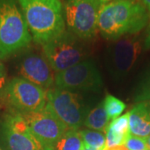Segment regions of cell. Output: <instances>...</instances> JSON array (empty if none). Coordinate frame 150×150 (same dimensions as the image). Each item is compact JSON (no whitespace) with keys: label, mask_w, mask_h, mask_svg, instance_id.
Wrapping results in <instances>:
<instances>
[{"label":"cell","mask_w":150,"mask_h":150,"mask_svg":"<svg viewBox=\"0 0 150 150\" xmlns=\"http://www.w3.org/2000/svg\"><path fill=\"white\" fill-rule=\"evenodd\" d=\"M47 101L56 116L69 129L82 127L89 112L83 99L76 92L51 88L47 90Z\"/></svg>","instance_id":"obj_6"},{"label":"cell","mask_w":150,"mask_h":150,"mask_svg":"<svg viewBox=\"0 0 150 150\" xmlns=\"http://www.w3.org/2000/svg\"><path fill=\"white\" fill-rule=\"evenodd\" d=\"M54 84L58 88L73 92H95L101 88L103 80L95 63L84 59L68 69L56 73Z\"/></svg>","instance_id":"obj_8"},{"label":"cell","mask_w":150,"mask_h":150,"mask_svg":"<svg viewBox=\"0 0 150 150\" xmlns=\"http://www.w3.org/2000/svg\"><path fill=\"white\" fill-rule=\"evenodd\" d=\"M0 150H2V149H0Z\"/></svg>","instance_id":"obj_27"},{"label":"cell","mask_w":150,"mask_h":150,"mask_svg":"<svg viewBox=\"0 0 150 150\" xmlns=\"http://www.w3.org/2000/svg\"><path fill=\"white\" fill-rule=\"evenodd\" d=\"M21 78L38 87L49 89L54 84V70L44 54L31 52L22 56L18 65Z\"/></svg>","instance_id":"obj_12"},{"label":"cell","mask_w":150,"mask_h":150,"mask_svg":"<svg viewBox=\"0 0 150 150\" xmlns=\"http://www.w3.org/2000/svg\"><path fill=\"white\" fill-rule=\"evenodd\" d=\"M0 144L5 150H48L33 134L20 113L7 114L0 124Z\"/></svg>","instance_id":"obj_9"},{"label":"cell","mask_w":150,"mask_h":150,"mask_svg":"<svg viewBox=\"0 0 150 150\" xmlns=\"http://www.w3.org/2000/svg\"><path fill=\"white\" fill-rule=\"evenodd\" d=\"M18 3L34 42L43 45L65 31L60 0H18Z\"/></svg>","instance_id":"obj_2"},{"label":"cell","mask_w":150,"mask_h":150,"mask_svg":"<svg viewBox=\"0 0 150 150\" xmlns=\"http://www.w3.org/2000/svg\"><path fill=\"white\" fill-rule=\"evenodd\" d=\"M144 46L146 48H150V32L148 35V37L146 38L144 42Z\"/></svg>","instance_id":"obj_22"},{"label":"cell","mask_w":150,"mask_h":150,"mask_svg":"<svg viewBox=\"0 0 150 150\" xmlns=\"http://www.w3.org/2000/svg\"><path fill=\"white\" fill-rule=\"evenodd\" d=\"M82 150H83V149H82Z\"/></svg>","instance_id":"obj_28"},{"label":"cell","mask_w":150,"mask_h":150,"mask_svg":"<svg viewBox=\"0 0 150 150\" xmlns=\"http://www.w3.org/2000/svg\"><path fill=\"white\" fill-rule=\"evenodd\" d=\"M32 36L15 0H0V59L28 47Z\"/></svg>","instance_id":"obj_3"},{"label":"cell","mask_w":150,"mask_h":150,"mask_svg":"<svg viewBox=\"0 0 150 150\" xmlns=\"http://www.w3.org/2000/svg\"><path fill=\"white\" fill-rule=\"evenodd\" d=\"M104 150H128L124 145H122V146H118V147H115V148H112V149H105L104 148Z\"/></svg>","instance_id":"obj_23"},{"label":"cell","mask_w":150,"mask_h":150,"mask_svg":"<svg viewBox=\"0 0 150 150\" xmlns=\"http://www.w3.org/2000/svg\"><path fill=\"white\" fill-rule=\"evenodd\" d=\"M150 20L149 13L139 0H116L101 7L98 29L103 37L118 39L141 31Z\"/></svg>","instance_id":"obj_1"},{"label":"cell","mask_w":150,"mask_h":150,"mask_svg":"<svg viewBox=\"0 0 150 150\" xmlns=\"http://www.w3.org/2000/svg\"><path fill=\"white\" fill-rule=\"evenodd\" d=\"M103 105L110 121L118 118L126 108V104L112 95H107L103 100Z\"/></svg>","instance_id":"obj_18"},{"label":"cell","mask_w":150,"mask_h":150,"mask_svg":"<svg viewBox=\"0 0 150 150\" xmlns=\"http://www.w3.org/2000/svg\"><path fill=\"white\" fill-rule=\"evenodd\" d=\"M106 137L105 149H112L125 144L130 134L129 112L111 121L104 131Z\"/></svg>","instance_id":"obj_14"},{"label":"cell","mask_w":150,"mask_h":150,"mask_svg":"<svg viewBox=\"0 0 150 150\" xmlns=\"http://www.w3.org/2000/svg\"><path fill=\"white\" fill-rule=\"evenodd\" d=\"M143 4L145 6V8H147V10L149 12V18H150V0H140Z\"/></svg>","instance_id":"obj_21"},{"label":"cell","mask_w":150,"mask_h":150,"mask_svg":"<svg viewBox=\"0 0 150 150\" xmlns=\"http://www.w3.org/2000/svg\"><path fill=\"white\" fill-rule=\"evenodd\" d=\"M145 141H146V144H147V147H148V149L150 150V135L145 139Z\"/></svg>","instance_id":"obj_26"},{"label":"cell","mask_w":150,"mask_h":150,"mask_svg":"<svg viewBox=\"0 0 150 150\" xmlns=\"http://www.w3.org/2000/svg\"><path fill=\"white\" fill-rule=\"evenodd\" d=\"M79 132L84 145L94 149L105 148L106 137L104 132L89 129L79 130Z\"/></svg>","instance_id":"obj_17"},{"label":"cell","mask_w":150,"mask_h":150,"mask_svg":"<svg viewBox=\"0 0 150 150\" xmlns=\"http://www.w3.org/2000/svg\"><path fill=\"white\" fill-rule=\"evenodd\" d=\"M83 150H104V149H94V148H91V147H88L87 145L83 144Z\"/></svg>","instance_id":"obj_25"},{"label":"cell","mask_w":150,"mask_h":150,"mask_svg":"<svg viewBox=\"0 0 150 150\" xmlns=\"http://www.w3.org/2000/svg\"><path fill=\"white\" fill-rule=\"evenodd\" d=\"M101 7L98 0H66L64 18L69 31L81 39L93 37Z\"/></svg>","instance_id":"obj_7"},{"label":"cell","mask_w":150,"mask_h":150,"mask_svg":"<svg viewBox=\"0 0 150 150\" xmlns=\"http://www.w3.org/2000/svg\"><path fill=\"white\" fill-rule=\"evenodd\" d=\"M83 142L79 129H68L58 140L53 150H82Z\"/></svg>","instance_id":"obj_16"},{"label":"cell","mask_w":150,"mask_h":150,"mask_svg":"<svg viewBox=\"0 0 150 150\" xmlns=\"http://www.w3.org/2000/svg\"><path fill=\"white\" fill-rule=\"evenodd\" d=\"M20 114L33 134L48 150L54 149L58 140L69 129L56 116L48 103L40 110Z\"/></svg>","instance_id":"obj_10"},{"label":"cell","mask_w":150,"mask_h":150,"mask_svg":"<svg viewBox=\"0 0 150 150\" xmlns=\"http://www.w3.org/2000/svg\"><path fill=\"white\" fill-rule=\"evenodd\" d=\"M98 3L101 4V6H103L105 5V4H107L111 3V2L116 1V0H98Z\"/></svg>","instance_id":"obj_24"},{"label":"cell","mask_w":150,"mask_h":150,"mask_svg":"<svg viewBox=\"0 0 150 150\" xmlns=\"http://www.w3.org/2000/svg\"><path fill=\"white\" fill-rule=\"evenodd\" d=\"M2 98L18 113L40 110L47 104V92L21 77H16L6 83L0 93Z\"/></svg>","instance_id":"obj_5"},{"label":"cell","mask_w":150,"mask_h":150,"mask_svg":"<svg viewBox=\"0 0 150 150\" xmlns=\"http://www.w3.org/2000/svg\"><path fill=\"white\" fill-rule=\"evenodd\" d=\"M128 112L130 134L148 138L150 135V102L137 103Z\"/></svg>","instance_id":"obj_13"},{"label":"cell","mask_w":150,"mask_h":150,"mask_svg":"<svg viewBox=\"0 0 150 150\" xmlns=\"http://www.w3.org/2000/svg\"><path fill=\"white\" fill-rule=\"evenodd\" d=\"M42 47L43 53L56 73L64 71L86 59V49L81 38L69 30Z\"/></svg>","instance_id":"obj_4"},{"label":"cell","mask_w":150,"mask_h":150,"mask_svg":"<svg viewBox=\"0 0 150 150\" xmlns=\"http://www.w3.org/2000/svg\"><path fill=\"white\" fill-rule=\"evenodd\" d=\"M109 118L104 108L103 101L91 109L86 116L83 125L89 129L104 132L109 124Z\"/></svg>","instance_id":"obj_15"},{"label":"cell","mask_w":150,"mask_h":150,"mask_svg":"<svg viewBox=\"0 0 150 150\" xmlns=\"http://www.w3.org/2000/svg\"><path fill=\"white\" fill-rule=\"evenodd\" d=\"M134 100L136 103L150 102V73L140 83Z\"/></svg>","instance_id":"obj_19"},{"label":"cell","mask_w":150,"mask_h":150,"mask_svg":"<svg viewBox=\"0 0 150 150\" xmlns=\"http://www.w3.org/2000/svg\"><path fill=\"white\" fill-rule=\"evenodd\" d=\"M141 42L136 38L127 36L112 43L108 50L107 64L111 74H126L134 66L141 53Z\"/></svg>","instance_id":"obj_11"},{"label":"cell","mask_w":150,"mask_h":150,"mask_svg":"<svg viewBox=\"0 0 150 150\" xmlns=\"http://www.w3.org/2000/svg\"><path fill=\"white\" fill-rule=\"evenodd\" d=\"M124 146L128 150H149L145 139H142L132 134H129Z\"/></svg>","instance_id":"obj_20"}]
</instances>
